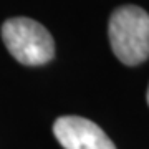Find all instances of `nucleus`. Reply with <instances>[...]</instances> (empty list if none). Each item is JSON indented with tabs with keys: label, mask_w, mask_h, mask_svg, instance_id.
Wrapping results in <instances>:
<instances>
[{
	"label": "nucleus",
	"mask_w": 149,
	"mask_h": 149,
	"mask_svg": "<svg viewBox=\"0 0 149 149\" xmlns=\"http://www.w3.org/2000/svg\"><path fill=\"white\" fill-rule=\"evenodd\" d=\"M109 43L124 65H139L149 58V13L136 5H124L109 18Z\"/></svg>",
	"instance_id": "nucleus-1"
},
{
	"label": "nucleus",
	"mask_w": 149,
	"mask_h": 149,
	"mask_svg": "<svg viewBox=\"0 0 149 149\" xmlns=\"http://www.w3.org/2000/svg\"><path fill=\"white\" fill-rule=\"evenodd\" d=\"M2 38L17 61L28 66L45 65L55 56V42L42 23L15 17L2 25Z\"/></svg>",
	"instance_id": "nucleus-2"
},
{
	"label": "nucleus",
	"mask_w": 149,
	"mask_h": 149,
	"mask_svg": "<svg viewBox=\"0 0 149 149\" xmlns=\"http://www.w3.org/2000/svg\"><path fill=\"white\" fill-rule=\"evenodd\" d=\"M53 134L65 149H116L96 123L81 116H61L53 124Z\"/></svg>",
	"instance_id": "nucleus-3"
},
{
	"label": "nucleus",
	"mask_w": 149,
	"mask_h": 149,
	"mask_svg": "<svg viewBox=\"0 0 149 149\" xmlns=\"http://www.w3.org/2000/svg\"><path fill=\"white\" fill-rule=\"evenodd\" d=\"M148 103H149V88H148Z\"/></svg>",
	"instance_id": "nucleus-4"
}]
</instances>
